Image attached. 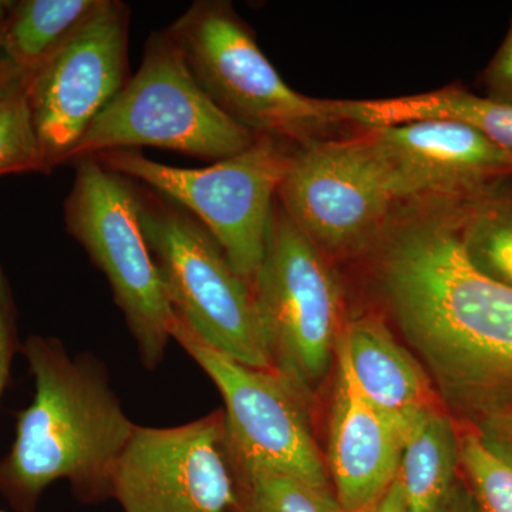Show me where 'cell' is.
<instances>
[{"instance_id":"cell-1","label":"cell","mask_w":512,"mask_h":512,"mask_svg":"<svg viewBox=\"0 0 512 512\" xmlns=\"http://www.w3.org/2000/svg\"><path fill=\"white\" fill-rule=\"evenodd\" d=\"M377 278L460 423L512 409V286L468 261L456 222L437 214L400 222L383 241Z\"/></svg>"},{"instance_id":"cell-2","label":"cell","mask_w":512,"mask_h":512,"mask_svg":"<svg viewBox=\"0 0 512 512\" xmlns=\"http://www.w3.org/2000/svg\"><path fill=\"white\" fill-rule=\"evenodd\" d=\"M20 353L35 380L16 414L15 440L0 457V495L16 512H35L46 488L69 481L86 504L111 498V478L136 424L110 386L101 360L70 356L62 340L32 335Z\"/></svg>"},{"instance_id":"cell-3","label":"cell","mask_w":512,"mask_h":512,"mask_svg":"<svg viewBox=\"0 0 512 512\" xmlns=\"http://www.w3.org/2000/svg\"><path fill=\"white\" fill-rule=\"evenodd\" d=\"M165 30L201 89L255 136L299 146L342 124L333 100L285 83L231 3L198 0Z\"/></svg>"},{"instance_id":"cell-4","label":"cell","mask_w":512,"mask_h":512,"mask_svg":"<svg viewBox=\"0 0 512 512\" xmlns=\"http://www.w3.org/2000/svg\"><path fill=\"white\" fill-rule=\"evenodd\" d=\"M137 188L141 229L174 315L222 355L272 369L252 285L192 215L144 185Z\"/></svg>"},{"instance_id":"cell-5","label":"cell","mask_w":512,"mask_h":512,"mask_svg":"<svg viewBox=\"0 0 512 512\" xmlns=\"http://www.w3.org/2000/svg\"><path fill=\"white\" fill-rule=\"evenodd\" d=\"M258 138L218 109L163 29L148 37L140 69L84 134L69 164L141 147L217 163L247 150Z\"/></svg>"},{"instance_id":"cell-6","label":"cell","mask_w":512,"mask_h":512,"mask_svg":"<svg viewBox=\"0 0 512 512\" xmlns=\"http://www.w3.org/2000/svg\"><path fill=\"white\" fill-rule=\"evenodd\" d=\"M289 144L259 137L247 150L204 168L157 163L141 150L107 151L94 158L192 215L252 285L264 261L279 185L291 156Z\"/></svg>"},{"instance_id":"cell-7","label":"cell","mask_w":512,"mask_h":512,"mask_svg":"<svg viewBox=\"0 0 512 512\" xmlns=\"http://www.w3.org/2000/svg\"><path fill=\"white\" fill-rule=\"evenodd\" d=\"M74 165L64 201V225L106 276L144 369L163 363L174 312L148 251L138 217L136 181L107 170L94 157Z\"/></svg>"},{"instance_id":"cell-8","label":"cell","mask_w":512,"mask_h":512,"mask_svg":"<svg viewBox=\"0 0 512 512\" xmlns=\"http://www.w3.org/2000/svg\"><path fill=\"white\" fill-rule=\"evenodd\" d=\"M252 289L272 369L311 396L336 357L342 292L325 254L286 214L278 197Z\"/></svg>"},{"instance_id":"cell-9","label":"cell","mask_w":512,"mask_h":512,"mask_svg":"<svg viewBox=\"0 0 512 512\" xmlns=\"http://www.w3.org/2000/svg\"><path fill=\"white\" fill-rule=\"evenodd\" d=\"M171 338L220 390L229 443L244 476L279 474L332 488L313 436L308 393L278 370L222 355L175 315Z\"/></svg>"},{"instance_id":"cell-10","label":"cell","mask_w":512,"mask_h":512,"mask_svg":"<svg viewBox=\"0 0 512 512\" xmlns=\"http://www.w3.org/2000/svg\"><path fill=\"white\" fill-rule=\"evenodd\" d=\"M400 200L369 133L299 144L278 190L286 214L323 254L353 252L375 241Z\"/></svg>"},{"instance_id":"cell-11","label":"cell","mask_w":512,"mask_h":512,"mask_svg":"<svg viewBox=\"0 0 512 512\" xmlns=\"http://www.w3.org/2000/svg\"><path fill=\"white\" fill-rule=\"evenodd\" d=\"M244 473L224 410L174 427L134 426L114 468L123 512H239Z\"/></svg>"},{"instance_id":"cell-12","label":"cell","mask_w":512,"mask_h":512,"mask_svg":"<svg viewBox=\"0 0 512 512\" xmlns=\"http://www.w3.org/2000/svg\"><path fill=\"white\" fill-rule=\"evenodd\" d=\"M130 8L104 0L66 45L28 77L30 116L47 168L69 164L74 148L133 74Z\"/></svg>"},{"instance_id":"cell-13","label":"cell","mask_w":512,"mask_h":512,"mask_svg":"<svg viewBox=\"0 0 512 512\" xmlns=\"http://www.w3.org/2000/svg\"><path fill=\"white\" fill-rule=\"evenodd\" d=\"M392 171L400 198L468 191L512 173V153L474 128L424 120L367 128Z\"/></svg>"},{"instance_id":"cell-14","label":"cell","mask_w":512,"mask_h":512,"mask_svg":"<svg viewBox=\"0 0 512 512\" xmlns=\"http://www.w3.org/2000/svg\"><path fill=\"white\" fill-rule=\"evenodd\" d=\"M338 375L329 436V474L342 512H362L399 473L406 434L365 396L336 346Z\"/></svg>"},{"instance_id":"cell-15","label":"cell","mask_w":512,"mask_h":512,"mask_svg":"<svg viewBox=\"0 0 512 512\" xmlns=\"http://www.w3.org/2000/svg\"><path fill=\"white\" fill-rule=\"evenodd\" d=\"M338 345L367 399L406 437L417 421L440 409L430 377L382 320H352L343 326Z\"/></svg>"},{"instance_id":"cell-16","label":"cell","mask_w":512,"mask_h":512,"mask_svg":"<svg viewBox=\"0 0 512 512\" xmlns=\"http://www.w3.org/2000/svg\"><path fill=\"white\" fill-rule=\"evenodd\" d=\"M333 106L342 123L366 128L424 120L456 121L512 153V106L456 87L396 99L333 100Z\"/></svg>"},{"instance_id":"cell-17","label":"cell","mask_w":512,"mask_h":512,"mask_svg":"<svg viewBox=\"0 0 512 512\" xmlns=\"http://www.w3.org/2000/svg\"><path fill=\"white\" fill-rule=\"evenodd\" d=\"M460 430L441 409L417 421L404 443L397 481L410 512H448L463 477Z\"/></svg>"},{"instance_id":"cell-18","label":"cell","mask_w":512,"mask_h":512,"mask_svg":"<svg viewBox=\"0 0 512 512\" xmlns=\"http://www.w3.org/2000/svg\"><path fill=\"white\" fill-rule=\"evenodd\" d=\"M104 0H16L0 35L6 56L29 77L59 52Z\"/></svg>"},{"instance_id":"cell-19","label":"cell","mask_w":512,"mask_h":512,"mask_svg":"<svg viewBox=\"0 0 512 512\" xmlns=\"http://www.w3.org/2000/svg\"><path fill=\"white\" fill-rule=\"evenodd\" d=\"M468 261L494 281L512 286V197L474 205L457 222Z\"/></svg>"},{"instance_id":"cell-20","label":"cell","mask_w":512,"mask_h":512,"mask_svg":"<svg viewBox=\"0 0 512 512\" xmlns=\"http://www.w3.org/2000/svg\"><path fill=\"white\" fill-rule=\"evenodd\" d=\"M23 173H50L30 116L28 77L0 84V177Z\"/></svg>"},{"instance_id":"cell-21","label":"cell","mask_w":512,"mask_h":512,"mask_svg":"<svg viewBox=\"0 0 512 512\" xmlns=\"http://www.w3.org/2000/svg\"><path fill=\"white\" fill-rule=\"evenodd\" d=\"M460 466L480 512H512V463L471 424H458Z\"/></svg>"},{"instance_id":"cell-22","label":"cell","mask_w":512,"mask_h":512,"mask_svg":"<svg viewBox=\"0 0 512 512\" xmlns=\"http://www.w3.org/2000/svg\"><path fill=\"white\" fill-rule=\"evenodd\" d=\"M239 512H342L332 488L298 478L255 473L244 476Z\"/></svg>"},{"instance_id":"cell-23","label":"cell","mask_w":512,"mask_h":512,"mask_svg":"<svg viewBox=\"0 0 512 512\" xmlns=\"http://www.w3.org/2000/svg\"><path fill=\"white\" fill-rule=\"evenodd\" d=\"M18 312L12 288L2 264H0V400L8 389L12 376L13 359L20 352Z\"/></svg>"},{"instance_id":"cell-24","label":"cell","mask_w":512,"mask_h":512,"mask_svg":"<svg viewBox=\"0 0 512 512\" xmlns=\"http://www.w3.org/2000/svg\"><path fill=\"white\" fill-rule=\"evenodd\" d=\"M488 99L512 106V22L503 45L484 73Z\"/></svg>"},{"instance_id":"cell-25","label":"cell","mask_w":512,"mask_h":512,"mask_svg":"<svg viewBox=\"0 0 512 512\" xmlns=\"http://www.w3.org/2000/svg\"><path fill=\"white\" fill-rule=\"evenodd\" d=\"M474 427L494 450L512 463V409L485 417Z\"/></svg>"},{"instance_id":"cell-26","label":"cell","mask_w":512,"mask_h":512,"mask_svg":"<svg viewBox=\"0 0 512 512\" xmlns=\"http://www.w3.org/2000/svg\"><path fill=\"white\" fill-rule=\"evenodd\" d=\"M362 512H410L407 505L406 497H404L402 485L399 481H393L392 485L377 498L375 503L369 505Z\"/></svg>"},{"instance_id":"cell-27","label":"cell","mask_w":512,"mask_h":512,"mask_svg":"<svg viewBox=\"0 0 512 512\" xmlns=\"http://www.w3.org/2000/svg\"><path fill=\"white\" fill-rule=\"evenodd\" d=\"M448 512H480L464 478L461 481L460 487H458L456 497H454L453 504H451Z\"/></svg>"},{"instance_id":"cell-28","label":"cell","mask_w":512,"mask_h":512,"mask_svg":"<svg viewBox=\"0 0 512 512\" xmlns=\"http://www.w3.org/2000/svg\"><path fill=\"white\" fill-rule=\"evenodd\" d=\"M20 77L26 76H23V74L13 66L9 57L6 56L5 50H3L2 43H0V84L13 82V80L20 79Z\"/></svg>"},{"instance_id":"cell-29","label":"cell","mask_w":512,"mask_h":512,"mask_svg":"<svg viewBox=\"0 0 512 512\" xmlns=\"http://www.w3.org/2000/svg\"><path fill=\"white\" fill-rule=\"evenodd\" d=\"M13 0H0V35H2L3 26L8 19L10 9H12Z\"/></svg>"},{"instance_id":"cell-30","label":"cell","mask_w":512,"mask_h":512,"mask_svg":"<svg viewBox=\"0 0 512 512\" xmlns=\"http://www.w3.org/2000/svg\"><path fill=\"white\" fill-rule=\"evenodd\" d=\"M0 512H5V511H0Z\"/></svg>"}]
</instances>
